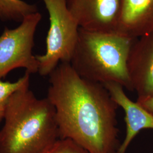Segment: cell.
I'll return each mask as SVG.
<instances>
[{"label":"cell","instance_id":"10","mask_svg":"<svg viewBox=\"0 0 153 153\" xmlns=\"http://www.w3.org/2000/svg\"><path fill=\"white\" fill-rule=\"evenodd\" d=\"M38 12L35 5L22 0H0V19L22 22L28 15Z\"/></svg>","mask_w":153,"mask_h":153},{"label":"cell","instance_id":"5","mask_svg":"<svg viewBox=\"0 0 153 153\" xmlns=\"http://www.w3.org/2000/svg\"><path fill=\"white\" fill-rule=\"evenodd\" d=\"M41 19L38 11L31 14L18 27L6 28L0 36V79L17 68H25L30 74L38 72V61L33 54V48Z\"/></svg>","mask_w":153,"mask_h":153},{"label":"cell","instance_id":"11","mask_svg":"<svg viewBox=\"0 0 153 153\" xmlns=\"http://www.w3.org/2000/svg\"><path fill=\"white\" fill-rule=\"evenodd\" d=\"M30 74H25L16 82L2 81L0 79V123L4 119L7 104L11 96L21 88L29 86Z\"/></svg>","mask_w":153,"mask_h":153},{"label":"cell","instance_id":"3","mask_svg":"<svg viewBox=\"0 0 153 153\" xmlns=\"http://www.w3.org/2000/svg\"><path fill=\"white\" fill-rule=\"evenodd\" d=\"M135 39L116 33H99L79 28L71 65L83 78L102 85L120 84L133 91L126 63Z\"/></svg>","mask_w":153,"mask_h":153},{"label":"cell","instance_id":"14","mask_svg":"<svg viewBox=\"0 0 153 153\" xmlns=\"http://www.w3.org/2000/svg\"></svg>","mask_w":153,"mask_h":153},{"label":"cell","instance_id":"9","mask_svg":"<svg viewBox=\"0 0 153 153\" xmlns=\"http://www.w3.org/2000/svg\"><path fill=\"white\" fill-rule=\"evenodd\" d=\"M153 32V0H121L116 33L136 39Z\"/></svg>","mask_w":153,"mask_h":153},{"label":"cell","instance_id":"4","mask_svg":"<svg viewBox=\"0 0 153 153\" xmlns=\"http://www.w3.org/2000/svg\"><path fill=\"white\" fill-rule=\"evenodd\" d=\"M49 14L46 52L36 55L40 75L49 76L60 62H71L79 27L68 9L66 0H42Z\"/></svg>","mask_w":153,"mask_h":153},{"label":"cell","instance_id":"12","mask_svg":"<svg viewBox=\"0 0 153 153\" xmlns=\"http://www.w3.org/2000/svg\"><path fill=\"white\" fill-rule=\"evenodd\" d=\"M42 153H88L71 139L57 140Z\"/></svg>","mask_w":153,"mask_h":153},{"label":"cell","instance_id":"7","mask_svg":"<svg viewBox=\"0 0 153 153\" xmlns=\"http://www.w3.org/2000/svg\"><path fill=\"white\" fill-rule=\"evenodd\" d=\"M126 67L137 101L153 97V32L134 40Z\"/></svg>","mask_w":153,"mask_h":153},{"label":"cell","instance_id":"8","mask_svg":"<svg viewBox=\"0 0 153 153\" xmlns=\"http://www.w3.org/2000/svg\"><path fill=\"white\" fill-rule=\"evenodd\" d=\"M108 91L111 97L125 112L126 137L116 153H126L131 141L141 130L153 129V115L140 104L129 98L124 88L119 83L108 82L103 85Z\"/></svg>","mask_w":153,"mask_h":153},{"label":"cell","instance_id":"1","mask_svg":"<svg viewBox=\"0 0 153 153\" xmlns=\"http://www.w3.org/2000/svg\"><path fill=\"white\" fill-rule=\"evenodd\" d=\"M49 76L47 98L55 107L59 138L88 153H116L119 106L106 88L79 76L69 62H61Z\"/></svg>","mask_w":153,"mask_h":153},{"label":"cell","instance_id":"13","mask_svg":"<svg viewBox=\"0 0 153 153\" xmlns=\"http://www.w3.org/2000/svg\"><path fill=\"white\" fill-rule=\"evenodd\" d=\"M142 107L153 115V97L142 100L136 101Z\"/></svg>","mask_w":153,"mask_h":153},{"label":"cell","instance_id":"6","mask_svg":"<svg viewBox=\"0 0 153 153\" xmlns=\"http://www.w3.org/2000/svg\"><path fill=\"white\" fill-rule=\"evenodd\" d=\"M79 27L99 33H116L121 0H66Z\"/></svg>","mask_w":153,"mask_h":153},{"label":"cell","instance_id":"2","mask_svg":"<svg viewBox=\"0 0 153 153\" xmlns=\"http://www.w3.org/2000/svg\"><path fill=\"white\" fill-rule=\"evenodd\" d=\"M0 130V153H42L59 138L55 107L29 86L9 100Z\"/></svg>","mask_w":153,"mask_h":153}]
</instances>
